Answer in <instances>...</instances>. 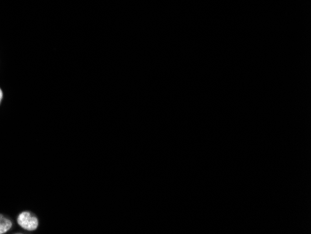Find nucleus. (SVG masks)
I'll use <instances>...</instances> for the list:
<instances>
[{
    "instance_id": "nucleus-3",
    "label": "nucleus",
    "mask_w": 311,
    "mask_h": 234,
    "mask_svg": "<svg viewBox=\"0 0 311 234\" xmlns=\"http://www.w3.org/2000/svg\"><path fill=\"white\" fill-rule=\"evenodd\" d=\"M2 99H3V93H2V90L0 89V105H1V102H2Z\"/></svg>"
},
{
    "instance_id": "nucleus-2",
    "label": "nucleus",
    "mask_w": 311,
    "mask_h": 234,
    "mask_svg": "<svg viewBox=\"0 0 311 234\" xmlns=\"http://www.w3.org/2000/svg\"><path fill=\"white\" fill-rule=\"evenodd\" d=\"M12 227V222L11 219L4 214H0V234L8 233Z\"/></svg>"
},
{
    "instance_id": "nucleus-1",
    "label": "nucleus",
    "mask_w": 311,
    "mask_h": 234,
    "mask_svg": "<svg viewBox=\"0 0 311 234\" xmlns=\"http://www.w3.org/2000/svg\"><path fill=\"white\" fill-rule=\"evenodd\" d=\"M17 222L20 225V227L25 231L33 232L36 231L39 228V219L38 217L28 211L21 212L17 218Z\"/></svg>"
}]
</instances>
